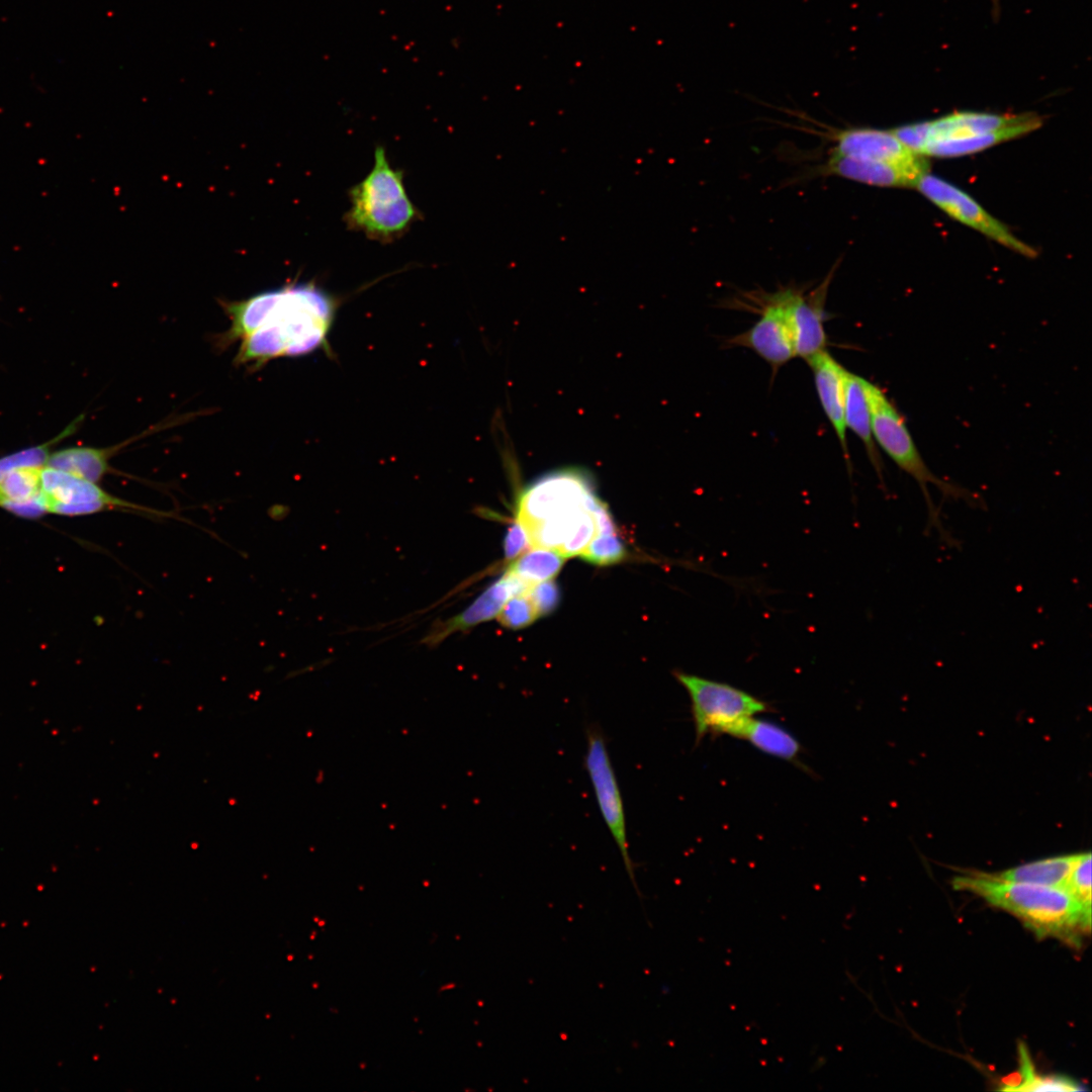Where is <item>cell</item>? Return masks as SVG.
<instances>
[{"instance_id":"cell-16","label":"cell","mask_w":1092,"mask_h":1092,"mask_svg":"<svg viewBox=\"0 0 1092 1092\" xmlns=\"http://www.w3.org/2000/svg\"><path fill=\"white\" fill-rule=\"evenodd\" d=\"M1041 124L1042 120L1038 115L1029 113L1022 121L992 132L972 136L930 140L925 147L923 156L952 158L975 154L1003 142L1029 133L1040 127Z\"/></svg>"},{"instance_id":"cell-14","label":"cell","mask_w":1092,"mask_h":1092,"mask_svg":"<svg viewBox=\"0 0 1092 1092\" xmlns=\"http://www.w3.org/2000/svg\"><path fill=\"white\" fill-rule=\"evenodd\" d=\"M814 377L818 398L849 465L844 418V374L846 369L825 349L807 360Z\"/></svg>"},{"instance_id":"cell-9","label":"cell","mask_w":1092,"mask_h":1092,"mask_svg":"<svg viewBox=\"0 0 1092 1092\" xmlns=\"http://www.w3.org/2000/svg\"><path fill=\"white\" fill-rule=\"evenodd\" d=\"M915 188L953 219L1022 256H1036V250L1017 239L1004 223L956 185L928 172L919 179Z\"/></svg>"},{"instance_id":"cell-23","label":"cell","mask_w":1092,"mask_h":1092,"mask_svg":"<svg viewBox=\"0 0 1092 1092\" xmlns=\"http://www.w3.org/2000/svg\"><path fill=\"white\" fill-rule=\"evenodd\" d=\"M1018 1048L1020 1079L1017 1083H1007L1002 1087V1090L1072 1092L1082 1091L1084 1089L1079 1083L1069 1077L1038 1075L1025 1044L1020 1043Z\"/></svg>"},{"instance_id":"cell-25","label":"cell","mask_w":1092,"mask_h":1092,"mask_svg":"<svg viewBox=\"0 0 1092 1092\" xmlns=\"http://www.w3.org/2000/svg\"><path fill=\"white\" fill-rule=\"evenodd\" d=\"M626 553L625 543L616 531L597 534L578 557L592 564L605 566L622 561Z\"/></svg>"},{"instance_id":"cell-24","label":"cell","mask_w":1092,"mask_h":1092,"mask_svg":"<svg viewBox=\"0 0 1092 1092\" xmlns=\"http://www.w3.org/2000/svg\"><path fill=\"white\" fill-rule=\"evenodd\" d=\"M42 467L24 466L12 470L0 484V506L28 500L41 491Z\"/></svg>"},{"instance_id":"cell-21","label":"cell","mask_w":1092,"mask_h":1092,"mask_svg":"<svg viewBox=\"0 0 1092 1092\" xmlns=\"http://www.w3.org/2000/svg\"><path fill=\"white\" fill-rule=\"evenodd\" d=\"M1077 857L1078 853L1046 857L1001 873L987 874L1002 881L1064 888Z\"/></svg>"},{"instance_id":"cell-15","label":"cell","mask_w":1092,"mask_h":1092,"mask_svg":"<svg viewBox=\"0 0 1092 1092\" xmlns=\"http://www.w3.org/2000/svg\"><path fill=\"white\" fill-rule=\"evenodd\" d=\"M832 139L835 147L831 153L851 159L899 162L917 156L891 129L850 127L834 131Z\"/></svg>"},{"instance_id":"cell-2","label":"cell","mask_w":1092,"mask_h":1092,"mask_svg":"<svg viewBox=\"0 0 1092 1092\" xmlns=\"http://www.w3.org/2000/svg\"><path fill=\"white\" fill-rule=\"evenodd\" d=\"M952 886L1016 915L1038 936L1076 940L1078 930H1090L1091 909L1062 887L1002 881L979 872L956 876Z\"/></svg>"},{"instance_id":"cell-30","label":"cell","mask_w":1092,"mask_h":1092,"mask_svg":"<svg viewBox=\"0 0 1092 1092\" xmlns=\"http://www.w3.org/2000/svg\"><path fill=\"white\" fill-rule=\"evenodd\" d=\"M891 130L909 151L923 156L929 141V121L906 124Z\"/></svg>"},{"instance_id":"cell-22","label":"cell","mask_w":1092,"mask_h":1092,"mask_svg":"<svg viewBox=\"0 0 1092 1092\" xmlns=\"http://www.w3.org/2000/svg\"><path fill=\"white\" fill-rule=\"evenodd\" d=\"M565 559L563 555L553 549L533 547L515 558L507 571L531 584H535L554 577L561 569Z\"/></svg>"},{"instance_id":"cell-5","label":"cell","mask_w":1092,"mask_h":1092,"mask_svg":"<svg viewBox=\"0 0 1092 1092\" xmlns=\"http://www.w3.org/2000/svg\"><path fill=\"white\" fill-rule=\"evenodd\" d=\"M594 484L582 471L563 469L548 473L522 493L517 520L530 529L565 523L599 503Z\"/></svg>"},{"instance_id":"cell-7","label":"cell","mask_w":1092,"mask_h":1092,"mask_svg":"<svg viewBox=\"0 0 1092 1092\" xmlns=\"http://www.w3.org/2000/svg\"><path fill=\"white\" fill-rule=\"evenodd\" d=\"M40 489L44 508L49 513L82 516L119 511L151 519L187 522L174 512L153 509L115 496L96 482L47 466L41 468Z\"/></svg>"},{"instance_id":"cell-10","label":"cell","mask_w":1092,"mask_h":1092,"mask_svg":"<svg viewBox=\"0 0 1092 1092\" xmlns=\"http://www.w3.org/2000/svg\"><path fill=\"white\" fill-rule=\"evenodd\" d=\"M793 289H784L767 296L760 318L747 331L730 338L734 347L752 350L776 371L796 357L789 305Z\"/></svg>"},{"instance_id":"cell-31","label":"cell","mask_w":1092,"mask_h":1092,"mask_svg":"<svg viewBox=\"0 0 1092 1092\" xmlns=\"http://www.w3.org/2000/svg\"><path fill=\"white\" fill-rule=\"evenodd\" d=\"M530 546L525 527L517 519L510 525L504 538V554L508 560H514Z\"/></svg>"},{"instance_id":"cell-26","label":"cell","mask_w":1092,"mask_h":1092,"mask_svg":"<svg viewBox=\"0 0 1092 1092\" xmlns=\"http://www.w3.org/2000/svg\"><path fill=\"white\" fill-rule=\"evenodd\" d=\"M537 618L536 609L527 594L509 599L496 616L504 627L512 630L524 628Z\"/></svg>"},{"instance_id":"cell-1","label":"cell","mask_w":1092,"mask_h":1092,"mask_svg":"<svg viewBox=\"0 0 1092 1092\" xmlns=\"http://www.w3.org/2000/svg\"><path fill=\"white\" fill-rule=\"evenodd\" d=\"M230 327L220 340L238 343L236 364L259 368L281 358L302 356L323 345L334 302L321 288L292 283L222 304Z\"/></svg>"},{"instance_id":"cell-27","label":"cell","mask_w":1092,"mask_h":1092,"mask_svg":"<svg viewBox=\"0 0 1092 1092\" xmlns=\"http://www.w3.org/2000/svg\"><path fill=\"white\" fill-rule=\"evenodd\" d=\"M1081 904L1091 909V853H1078L1064 887Z\"/></svg>"},{"instance_id":"cell-17","label":"cell","mask_w":1092,"mask_h":1092,"mask_svg":"<svg viewBox=\"0 0 1092 1092\" xmlns=\"http://www.w3.org/2000/svg\"><path fill=\"white\" fill-rule=\"evenodd\" d=\"M160 428L148 429L140 436L129 438L122 444L111 448L73 447L61 450L49 455L44 466L97 482L111 470L108 461L115 452L123 446L139 440L142 436L155 433Z\"/></svg>"},{"instance_id":"cell-20","label":"cell","mask_w":1092,"mask_h":1092,"mask_svg":"<svg viewBox=\"0 0 1092 1092\" xmlns=\"http://www.w3.org/2000/svg\"><path fill=\"white\" fill-rule=\"evenodd\" d=\"M732 736L748 741L761 752L788 761H795L801 750L799 741L788 730L755 716L742 723Z\"/></svg>"},{"instance_id":"cell-28","label":"cell","mask_w":1092,"mask_h":1092,"mask_svg":"<svg viewBox=\"0 0 1092 1092\" xmlns=\"http://www.w3.org/2000/svg\"><path fill=\"white\" fill-rule=\"evenodd\" d=\"M51 443L31 447L0 459V484L14 469L24 466L43 467L49 457Z\"/></svg>"},{"instance_id":"cell-6","label":"cell","mask_w":1092,"mask_h":1092,"mask_svg":"<svg viewBox=\"0 0 1092 1092\" xmlns=\"http://www.w3.org/2000/svg\"><path fill=\"white\" fill-rule=\"evenodd\" d=\"M675 679L687 691L697 743L708 733L732 736L746 720L767 710V704L731 685L682 671Z\"/></svg>"},{"instance_id":"cell-18","label":"cell","mask_w":1092,"mask_h":1092,"mask_svg":"<svg viewBox=\"0 0 1092 1092\" xmlns=\"http://www.w3.org/2000/svg\"><path fill=\"white\" fill-rule=\"evenodd\" d=\"M1029 113L954 112L929 121V141L992 132L1025 119Z\"/></svg>"},{"instance_id":"cell-12","label":"cell","mask_w":1092,"mask_h":1092,"mask_svg":"<svg viewBox=\"0 0 1092 1092\" xmlns=\"http://www.w3.org/2000/svg\"><path fill=\"white\" fill-rule=\"evenodd\" d=\"M533 584L506 571L460 613L433 625L423 642L435 646L449 636L496 618L506 602L526 595Z\"/></svg>"},{"instance_id":"cell-8","label":"cell","mask_w":1092,"mask_h":1092,"mask_svg":"<svg viewBox=\"0 0 1092 1092\" xmlns=\"http://www.w3.org/2000/svg\"><path fill=\"white\" fill-rule=\"evenodd\" d=\"M583 766L589 778L602 818L615 841L626 873L638 895L635 863L629 853L627 824L622 794L605 736L598 726L586 729Z\"/></svg>"},{"instance_id":"cell-19","label":"cell","mask_w":1092,"mask_h":1092,"mask_svg":"<svg viewBox=\"0 0 1092 1092\" xmlns=\"http://www.w3.org/2000/svg\"><path fill=\"white\" fill-rule=\"evenodd\" d=\"M844 418L849 428L862 442L878 477L883 481V463L871 430L869 405L862 377L846 370L844 374Z\"/></svg>"},{"instance_id":"cell-3","label":"cell","mask_w":1092,"mask_h":1092,"mask_svg":"<svg viewBox=\"0 0 1092 1092\" xmlns=\"http://www.w3.org/2000/svg\"><path fill=\"white\" fill-rule=\"evenodd\" d=\"M349 199L347 225L374 241L396 240L419 217L405 191L402 172L391 166L382 147L376 148L373 167L350 189Z\"/></svg>"},{"instance_id":"cell-4","label":"cell","mask_w":1092,"mask_h":1092,"mask_svg":"<svg viewBox=\"0 0 1092 1092\" xmlns=\"http://www.w3.org/2000/svg\"><path fill=\"white\" fill-rule=\"evenodd\" d=\"M862 385L869 405L874 440L900 469L917 481L927 505L928 527L929 529L935 527L947 542L948 535L943 530L939 512L931 499L928 484L934 485L947 497L964 499L972 506H979L982 503L980 495L933 474L920 456L902 416L885 392L864 378H862Z\"/></svg>"},{"instance_id":"cell-11","label":"cell","mask_w":1092,"mask_h":1092,"mask_svg":"<svg viewBox=\"0 0 1092 1092\" xmlns=\"http://www.w3.org/2000/svg\"><path fill=\"white\" fill-rule=\"evenodd\" d=\"M821 172L878 187H916L919 179L929 172V163L917 155L899 162L869 161L830 153Z\"/></svg>"},{"instance_id":"cell-29","label":"cell","mask_w":1092,"mask_h":1092,"mask_svg":"<svg viewBox=\"0 0 1092 1092\" xmlns=\"http://www.w3.org/2000/svg\"><path fill=\"white\" fill-rule=\"evenodd\" d=\"M527 595L533 603L538 617L552 613L560 602L559 586L552 579L533 584Z\"/></svg>"},{"instance_id":"cell-13","label":"cell","mask_w":1092,"mask_h":1092,"mask_svg":"<svg viewBox=\"0 0 1092 1092\" xmlns=\"http://www.w3.org/2000/svg\"><path fill=\"white\" fill-rule=\"evenodd\" d=\"M831 275L808 296L793 289L789 317L796 356L806 361L826 349L827 335L824 323L827 318L825 298Z\"/></svg>"}]
</instances>
